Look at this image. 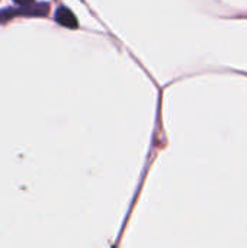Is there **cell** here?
<instances>
[{
	"label": "cell",
	"mask_w": 247,
	"mask_h": 248,
	"mask_svg": "<svg viewBox=\"0 0 247 248\" xmlns=\"http://www.w3.org/2000/svg\"><path fill=\"white\" fill-rule=\"evenodd\" d=\"M16 4H19V6H29V4H32L35 0H13Z\"/></svg>",
	"instance_id": "cell-3"
},
{
	"label": "cell",
	"mask_w": 247,
	"mask_h": 248,
	"mask_svg": "<svg viewBox=\"0 0 247 248\" xmlns=\"http://www.w3.org/2000/svg\"><path fill=\"white\" fill-rule=\"evenodd\" d=\"M49 6L45 4V3H41L38 6H32V7H26L23 6V9H19V10H6L3 13H0V19L4 20L7 19L9 16H16V15H26V16H44L47 12H48Z\"/></svg>",
	"instance_id": "cell-1"
},
{
	"label": "cell",
	"mask_w": 247,
	"mask_h": 248,
	"mask_svg": "<svg viewBox=\"0 0 247 248\" xmlns=\"http://www.w3.org/2000/svg\"><path fill=\"white\" fill-rule=\"evenodd\" d=\"M55 20L66 28H77V17L67 7H58L55 12Z\"/></svg>",
	"instance_id": "cell-2"
}]
</instances>
